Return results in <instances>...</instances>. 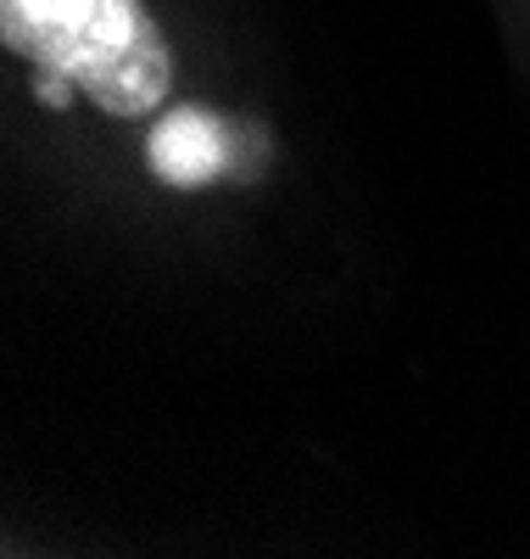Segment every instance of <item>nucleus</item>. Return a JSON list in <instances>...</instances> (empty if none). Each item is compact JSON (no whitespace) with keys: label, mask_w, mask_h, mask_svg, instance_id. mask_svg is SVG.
I'll return each instance as SVG.
<instances>
[{"label":"nucleus","mask_w":530,"mask_h":559,"mask_svg":"<svg viewBox=\"0 0 530 559\" xmlns=\"http://www.w3.org/2000/svg\"><path fill=\"white\" fill-rule=\"evenodd\" d=\"M7 191L34 236L157 286L252 280L308 146L240 0H0Z\"/></svg>","instance_id":"1"},{"label":"nucleus","mask_w":530,"mask_h":559,"mask_svg":"<svg viewBox=\"0 0 530 559\" xmlns=\"http://www.w3.org/2000/svg\"><path fill=\"white\" fill-rule=\"evenodd\" d=\"M497 12H503V28L514 39V51L530 62V0H497Z\"/></svg>","instance_id":"2"}]
</instances>
